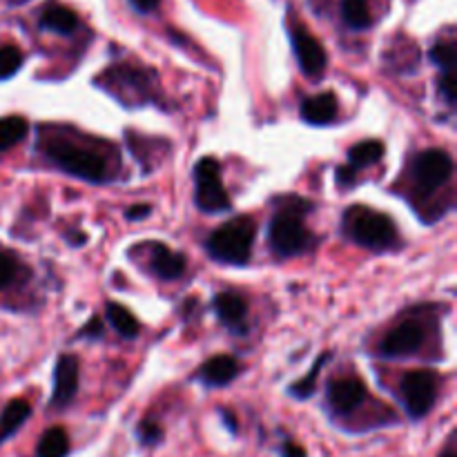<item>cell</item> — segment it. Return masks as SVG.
<instances>
[{"label":"cell","instance_id":"cell-1","mask_svg":"<svg viewBox=\"0 0 457 457\" xmlns=\"http://www.w3.org/2000/svg\"><path fill=\"white\" fill-rule=\"evenodd\" d=\"M257 235V223L250 217H237L226 221L210 235L205 250L214 262L228 266H245L253 257V244Z\"/></svg>","mask_w":457,"mask_h":457},{"label":"cell","instance_id":"cell-2","mask_svg":"<svg viewBox=\"0 0 457 457\" xmlns=\"http://www.w3.org/2000/svg\"><path fill=\"white\" fill-rule=\"evenodd\" d=\"M344 228L357 245L369 250H388L397 244V228L391 217L369 208H351L344 217Z\"/></svg>","mask_w":457,"mask_h":457},{"label":"cell","instance_id":"cell-3","mask_svg":"<svg viewBox=\"0 0 457 457\" xmlns=\"http://www.w3.org/2000/svg\"><path fill=\"white\" fill-rule=\"evenodd\" d=\"M299 201H293V208L281 210L270 221V245L279 257H295L311 245V235L303 226V212L297 208Z\"/></svg>","mask_w":457,"mask_h":457},{"label":"cell","instance_id":"cell-4","mask_svg":"<svg viewBox=\"0 0 457 457\" xmlns=\"http://www.w3.org/2000/svg\"><path fill=\"white\" fill-rule=\"evenodd\" d=\"M47 156L52 163L65 170L67 174H71L76 179H83V181L101 183L107 177V165L101 156L92 154V152L83 150V147L71 145V143H49Z\"/></svg>","mask_w":457,"mask_h":457},{"label":"cell","instance_id":"cell-5","mask_svg":"<svg viewBox=\"0 0 457 457\" xmlns=\"http://www.w3.org/2000/svg\"><path fill=\"white\" fill-rule=\"evenodd\" d=\"M195 201L201 212L219 214L232 208V201L221 181V168L212 156H205L195 165Z\"/></svg>","mask_w":457,"mask_h":457},{"label":"cell","instance_id":"cell-6","mask_svg":"<svg viewBox=\"0 0 457 457\" xmlns=\"http://www.w3.org/2000/svg\"><path fill=\"white\" fill-rule=\"evenodd\" d=\"M402 402L406 413L413 420H422L431 413L437 400V378L431 370H411L402 378L400 384Z\"/></svg>","mask_w":457,"mask_h":457},{"label":"cell","instance_id":"cell-7","mask_svg":"<svg viewBox=\"0 0 457 457\" xmlns=\"http://www.w3.org/2000/svg\"><path fill=\"white\" fill-rule=\"evenodd\" d=\"M451 174H453V159L445 150L422 152L413 163V179L427 192L445 186Z\"/></svg>","mask_w":457,"mask_h":457},{"label":"cell","instance_id":"cell-8","mask_svg":"<svg viewBox=\"0 0 457 457\" xmlns=\"http://www.w3.org/2000/svg\"><path fill=\"white\" fill-rule=\"evenodd\" d=\"M290 40H293L295 58H297L303 74L311 76V79H320L326 70V62H328L320 40L312 34H308L306 27L299 25V22L290 29Z\"/></svg>","mask_w":457,"mask_h":457},{"label":"cell","instance_id":"cell-9","mask_svg":"<svg viewBox=\"0 0 457 457\" xmlns=\"http://www.w3.org/2000/svg\"><path fill=\"white\" fill-rule=\"evenodd\" d=\"M424 342L422 326L415 321H404V324L395 326L386 337L379 344V353L384 357H406L420 351Z\"/></svg>","mask_w":457,"mask_h":457},{"label":"cell","instance_id":"cell-10","mask_svg":"<svg viewBox=\"0 0 457 457\" xmlns=\"http://www.w3.org/2000/svg\"><path fill=\"white\" fill-rule=\"evenodd\" d=\"M328 404L330 409L337 415H348L366 402V386L361 379L346 378V379H335L328 384Z\"/></svg>","mask_w":457,"mask_h":457},{"label":"cell","instance_id":"cell-11","mask_svg":"<svg viewBox=\"0 0 457 457\" xmlns=\"http://www.w3.org/2000/svg\"><path fill=\"white\" fill-rule=\"evenodd\" d=\"M79 391V360L74 355H61L54 370V397L52 406L62 409L74 400Z\"/></svg>","mask_w":457,"mask_h":457},{"label":"cell","instance_id":"cell-12","mask_svg":"<svg viewBox=\"0 0 457 457\" xmlns=\"http://www.w3.org/2000/svg\"><path fill=\"white\" fill-rule=\"evenodd\" d=\"M214 312L230 333L245 335L248 330V302L237 293H221L214 297Z\"/></svg>","mask_w":457,"mask_h":457},{"label":"cell","instance_id":"cell-13","mask_svg":"<svg viewBox=\"0 0 457 457\" xmlns=\"http://www.w3.org/2000/svg\"><path fill=\"white\" fill-rule=\"evenodd\" d=\"M241 373V366L235 357L230 355H217L212 360L205 361L204 366L199 369L196 378L210 388H219V386H228L230 382H235Z\"/></svg>","mask_w":457,"mask_h":457},{"label":"cell","instance_id":"cell-14","mask_svg":"<svg viewBox=\"0 0 457 457\" xmlns=\"http://www.w3.org/2000/svg\"><path fill=\"white\" fill-rule=\"evenodd\" d=\"M152 272H154L159 279L172 281L186 272V257L181 253H172L170 248H165L163 244L152 245Z\"/></svg>","mask_w":457,"mask_h":457},{"label":"cell","instance_id":"cell-15","mask_svg":"<svg viewBox=\"0 0 457 457\" xmlns=\"http://www.w3.org/2000/svg\"><path fill=\"white\" fill-rule=\"evenodd\" d=\"M337 116V98L335 94H317L302 103V119L311 125H328Z\"/></svg>","mask_w":457,"mask_h":457},{"label":"cell","instance_id":"cell-16","mask_svg":"<svg viewBox=\"0 0 457 457\" xmlns=\"http://www.w3.org/2000/svg\"><path fill=\"white\" fill-rule=\"evenodd\" d=\"M31 418V406L25 400H12L0 413V445L16 436L22 424Z\"/></svg>","mask_w":457,"mask_h":457},{"label":"cell","instance_id":"cell-17","mask_svg":"<svg viewBox=\"0 0 457 457\" xmlns=\"http://www.w3.org/2000/svg\"><path fill=\"white\" fill-rule=\"evenodd\" d=\"M40 27L54 34H71V31L79 29V16L71 12L70 7H62V4H52L43 12L40 16Z\"/></svg>","mask_w":457,"mask_h":457},{"label":"cell","instance_id":"cell-18","mask_svg":"<svg viewBox=\"0 0 457 457\" xmlns=\"http://www.w3.org/2000/svg\"><path fill=\"white\" fill-rule=\"evenodd\" d=\"M70 455V437L65 428L52 427L40 436L36 446V457H67Z\"/></svg>","mask_w":457,"mask_h":457},{"label":"cell","instance_id":"cell-19","mask_svg":"<svg viewBox=\"0 0 457 457\" xmlns=\"http://www.w3.org/2000/svg\"><path fill=\"white\" fill-rule=\"evenodd\" d=\"M105 312H107V320H110V324L114 326V330L120 335V337H125V339L137 337L138 330L141 328H138L137 317H134L128 308L120 306V303H107Z\"/></svg>","mask_w":457,"mask_h":457},{"label":"cell","instance_id":"cell-20","mask_svg":"<svg viewBox=\"0 0 457 457\" xmlns=\"http://www.w3.org/2000/svg\"><path fill=\"white\" fill-rule=\"evenodd\" d=\"M384 154V145L379 141H361L357 145L351 147L348 152V165L353 170L357 168H369V165H375Z\"/></svg>","mask_w":457,"mask_h":457},{"label":"cell","instance_id":"cell-21","mask_svg":"<svg viewBox=\"0 0 457 457\" xmlns=\"http://www.w3.org/2000/svg\"><path fill=\"white\" fill-rule=\"evenodd\" d=\"M342 18L355 31L369 29L370 22H373L366 0H342Z\"/></svg>","mask_w":457,"mask_h":457},{"label":"cell","instance_id":"cell-22","mask_svg":"<svg viewBox=\"0 0 457 457\" xmlns=\"http://www.w3.org/2000/svg\"><path fill=\"white\" fill-rule=\"evenodd\" d=\"M27 134V120L22 116H4L0 119V150L18 145Z\"/></svg>","mask_w":457,"mask_h":457},{"label":"cell","instance_id":"cell-23","mask_svg":"<svg viewBox=\"0 0 457 457\" xmlns=\"http://www.w3.org/2000/svg\"><path fill=\"white\" fill-rule=\"evenodd\" d=\"M326 361H328V353H324V355H321L320 360H317V364L312 366L311 370H308V375H306V378L302 379V382L293 384V386L288 388L290 395L297 397V400H308V397H311L312 393H315L317 378H320V370H321V366L326 364Z\"/></svg>","mask_w":457,"mask_h":457},{"label":"cell","instance_id":"cell-24","mask_svg":"<svg viewBox=\"0 0 457 457\" xmlns=\"http://www.w3.org/2000/svg\"><path fill=\"white\" fill-rule=\"evenodd\" d=\"M22 65V54L21 49L13 47V45H4L0 47V80L12 79Z\"/></svg>","mask_w":457,"mask_h":457},{"label":"cell","instance_id":"cell-25","mask_svg":"<svg viewBox=\"0 0 457 457\" xmlns=\"http://www.w3.org/2000/svg\"><path fill=\"white\" fill-rule=\"evenodd\" d=\"M431 61L440 67L442 71H453L455 70V45L453 43H437L431 49Z\"/></svg>","mask_w":457,"mask_h":457},{"label":"cell","instance_id":"cell-26","mask_svg":"<svg viewBox=\"0 0 457 457\" xmlns=\"http://www.w3.org/2000/svg\"><path fill=\"white\" fill-rule=\"evenodd\" d=\"M137 436L143 446H156L161 440H163V428H161L156 422H152V420H145V422L138 424Z\"/></svg>","mask_w":457,"mask_h":457},{"label":"cell","instance_id":"cell-27","mask_svg":"<svg viewBox=\"0 0 457 457\" xmlns=\"http://www.w3.org/2000/svg\"><path fill=\"white\" fill-rule=\"evenodd\" d=\"M16 272H18L16 262H13L9 254L0 253V290L7 288V286L12 284L13 277H16Z\"/></svg>","mask_w":457,"mask_h":457},{"label":"cell","instance_id":"cell-28","mask_svg":"<svg viewBox=\"0 0 457 457\" xmlns=\"http://www.w3.org/2000/svg\"><path fill=\"white\" fill-rule=\"evenodd\" d=\"M440 94L445 96V101L449 103V105H455L457 96H455V76H453V71H446V74H442Z\"/></svg>","mask_w":457,"mask_h":457},{"label":"cell","instance_id":"cell-29","mask_svg":"<svg viewBox=\"0 0 457 457\" xmlns=\"http://www.w3.org/2000/svg\"><path fill=\"white\" fill-rule=\"evenodd\" d=\"M150 214H152V205L141 204V205H129L125 217H128L129 221H141V219H147Z\"/></svg>","mask_w":457,"mask_h":457},{"label":"cell","instance_id":"cell-30","mask_svg":"<svg viewBox=\"0 0 457 457\" xmlns=\"http://www.w3.org/2000/svg\"><path fill=\"white\" fill-rule=\"evenodd\" d=\"M281 457H308V453L302 445H297V442H286V445L281 446Z\"/></svg>","mask_w":457,"mask_h":457},{"label":"cell","instance_id":"cell-31","mask_svg":"<svg viewBox=\"0 0 457 457\" xmlns=\"http://www.w3.org/2000/svg\"><path fill=\"white\" fill-rule=\"evenodd\" d=\"M129 3H132V7L137 9L138 13H150L159 7L161 0H129Z\"/></svg>","mask_w":457,"mask_h":457},{"label":"cell","instance_id":"cell-32","mask_svg":"<svg viewBox=\"0 0 457 457\" xmlns=\"http://www.w3.org/2000/svg\"><path fill=\"white\" fill-rule=\"evenodd\" d=\"M353 181H355V170H353L351 165H346V168H337V183H339V186H351Z\"/></svg>","mask_w":457,"mask_h":457},{"label":"cell","instance_id":"cell-33","mask_svg":"<svg viewBox=\"0 0 457 457\" xmlns=\"http://www.w3.org/2000/svg\"><path fill=\"white\" fill-rule=\"evenodd\" d=\"M80 335H85V337H87V335H94V337H103V324H101V320H98V317H94V320L89 321L87 328L80 330Z\"/></svg>","mask_w":457,"mask_h":457},{"label":"cell","instance_id":"cell-34","mask_svg":"<svg viewBox=\"0 0 457 457\" xmlns=\"http://www.w3.org/2000/svg\"><path fill=\"white\" fill-rule=\"evenodd\" d=\"M221 418H223V424H228V431L237 433V420H235V415H232L228 409H221Z\"/></svg>","mask_w":457,"mask_h":457},{"label":"cell","instance_id":"cell-35","mask_svg":"<svg viewBox=\"0 0 457 457\" xmlns=\"http://www.w3.org/2000/svg\"><path fill=\"white\" fill-rule=\"evenodd\" d=\"M437 457H457V449H455V436H451L449 445L445 446V451H442Z\"/></svg>","mask_w":457,"mask_h":457},{"label":"cell","instance_id":"cell-36","mask_svg":"<svg viewBox=\"0 0 457 457\" xmlns=\"http://www.w3.org/2000/svg\"><path fill=\"white\" fill-rule=\"evenodd\" d=\"M9 4H13V7H18V4H25V3H29V0H7Z\"/></svg>","mask_w":457,"mask_h":457}]
</instances>
